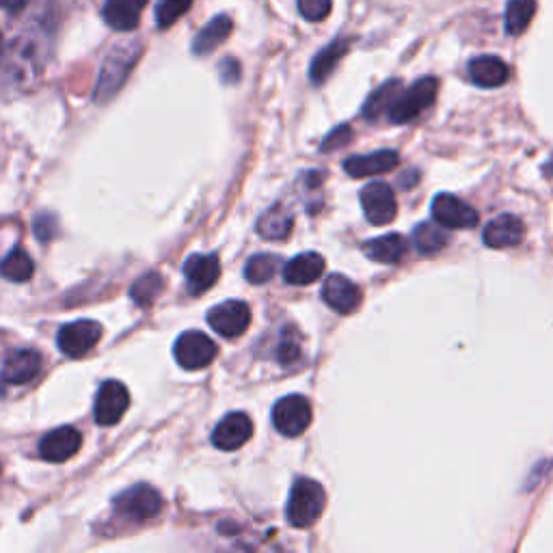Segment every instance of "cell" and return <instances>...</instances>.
Here are the masks:
<instances>
[{
    "label": "cell",
    "mask_w": 553,
    "mask_h": 553,
    "mask_svg": "<svg viewBox=\"0 0 553 553\" xmlns=\"http://www.w3.org/2000/svg\"><path fill=\"white\" fill-rule=\"evenodd\" d=\"M52 39H55V29L46 20L24 26L7 52V78L22 87L33 83L46 70V63L52 52Z\"/></svg>",
    "instance_id": "6da1fadb"
},
{
    "label": "cell",
    "mask_w": 553,
    "mask_h": 553,
    "mask_svg": "<svg viewBox=\"0 0 553 553\" xmlns=\"http://www.w3.org/2000/svg\"><path fill=\"white\" fill-rule=\"evenodd\" d=\"M143 55V44L141 42H124L117 48H113L106 57L102 72L98 78L96 91H93V100L104 104L109 102L115 93L124 87L126 78L130 76L132 67L137 65V61Z\"/></svg>",
    "instance_id": "7a4b0ae2"
},
{
    "label": "cell",
    "mask_w": 553,
    "mask_h": 553,
    "mask_svg": "<svg viewBox=\"0 0 553 553\" xmlns=\"http://www.w3.org/2000/svg\"><path fill=\"white\" fill-rule=\"evenodd\" d=\"M327 495L322 484L312 478H299L292 484L286 515L294 528H312L325 510Z\"/></svg>",
    "instance_id": "3957f363"
},
{
    "label": "cell",
    "mask_w": 553,
    "mask_h": 553,
    "mask_svg": "<svg viewBox=\"0 0 553 553\" xmlns=\"http://www.w3.org/2000/svg\"><path fill=\"white\" fill-rule=\"evenodd\" d=\"M113 508L121 519L130 523H147L163 510V497L150 484H137V487L121 491L113 499Z\"/></svg>",
    "instance_id": "277c9868"
},
{
    "label": "cell",
    "mask_w": 553,
    "mask_h": 553,
    "mask_svg": "<svg viewBox=\"0 0 553 553\" xmlns=\"http://www.w3.org/2000/svg\"><path fill=\"white\" fill-rule=\"evenodd\" d=\"M439 83L437 78L426 76L420 78L415 85H411L407 91H400V96L396 98L394 106L389 109V119L394 124H407V121L420 117L430 104L435 102Z\"/></svg>",
    "instance_id": "5b68a950"
},
{
    "label": "cell",
    "mask_w": 553,
    "mask_h": 553,
    "mask_svg": "<svg viewBox=\"0 0 553 553\" xmlns=\"http://www.w3.org/2000/svg\"><path fill=\"white\" fill-rule=\"evenodd\" d=\"M273 424L286 437L303 435L312 424V404L299 394L281 398L273 407Z\"/></svg>",
    "instance_id": "8992f818"
},
{
    "label": "cell",
    "mask_w": 553,
    "mask_h": 553,
    "mask_svg": "<svg viewBox=\"0 0 553 553\" xmlns=\"http://www.w3.org/2000/svg\"><path fill=\"white\" fill-rule=\"evenodd\" d=\"M173 355L184 370H201L208 368L214 357H217V346L206 333L186 331L175 342Z\"/></svg>",
    "instance_id": "52a82bcc"
},
{
    "label": "cell",
    "mask_w": 553,
    "mask_h": 553,
    "mask_svg": "<svg viewBox=\"0 0 553 553\" xmlns=\"http://www.w3.org/2000/svg\"><path fill=\"white\" fill-rule=\"evenodd\" d=\"M102 337V327L93 320H76L61 327L57 335V346L65 357H85L89 350L96 348Z\"/></svg>",
    "instance_id": "ba28073f"
},
{
    "label": "cell",
    "mask_w": 553,
    "mask_h": 553,
    "mask_svg": "<svg viewBox=\"0 0 553 553\" xmlns=\"http://www.w3.org/2000/svg\"><path fill=\"white\" fill-rule=\"evenodd\" d=\"M130 407V394L124 383L106 381L98 389L96 404H93V417L100 426H115Z\"/></svg>",
    "instance_id": "9c48e42d"
},
{
    "label": "cell",
    "mask_w": 553,
    "mask_h": 553,
    "mask_svg": "<svg viewBox=\"0 0 553 553\" xmlns=\"http://www.w3.org/2000/svg\"><path fill=\"white\" fill-rule=\"evenodd\" d=\"M208 322H210V327L221 337L234 340V337L242 335L249 329L251 309L247 303H242V301H225V303L210 309Z\"/></svg>",
    "instance_id": "30bf717a"
},
{
    "label": "cell",
    "mask_w": 553,
    "mask_h": 553,
    "mask_svg": "<svg viewBox=\"0 0 553 553\" xmlns=\"http://www.w3.org/2000/svg\"><path fill=\"white\" fill-rule=\"evenodd\" d=\"M361 206H363V212H366V219L372 225H389L398 214L396 195L383 182H372L363 188Z\"/></svg>",
    "instance_id": "8fae6325"
},
{
    "label": "cell",
    "mask_w": 553,
    "mask_h": 553,
    "mask_svg": "<svg viewBox=\"0 0 553 553\" xmlns=\"http://www.w3.org/2000/svg\"><path fill=\"white\" fill-rule=\"evenodd\" d=\"M433 217L437 223L448 229H471L476 227L480 217L478 212L467 206L463 199H458L454 195L441 193L433 201Z\"/></svg>",
    "instance_id": "7c38bea8"
},
{
    "label": "cell",
    "mask_w": 553,
    "mask_h": 553,
    "mask_svg": "<svg viewBox=\"0 0 553 553\" xmlns=\"http://www.w3.org/2000/svg\"><path fill=\"white\" fill-rule=\"evenodd\" d=\"M83 445V435L72 426H61L50 430V433L39 441V456L48 463H65L78 454Z\"/></svg>",
    "instance_id": "4fadbf2b"
},
{
    "label": "cell",
    "mask_w": 553,
    "mask_h": 553,
    "mask_svg": "<svg viewBox=\"0 0 553 553\" xmlns=\"http://www.w3.org/2000/svg\"><path fill=\"white\" fill-rule=\"evenodd\" d=\"M253 435V422L247 413H229L219 422L212 433V443L223 452H234L242 448Z\"/></svg>",
    "instance_id": "5bb4252c"
},
{
    "label": "cell",
    "mask_w": 553,
    "mask_h": 553,
    "mask_svg": "<svg viewBox=\"0 0 553 553\" xmlns=\"http://www.w3.org/2000/svg\"><path fill=\"white\" fill-rule=\"evenodd\" d=\"M221 275V262L219 255H191L184 262V277L186 288L191 294H204L217 283Z\"/></svg>",
    "instance_id": "9a60e30c"
},
{
    "label": "cell",
    "mask_w": 553,
    "mask_h": 553,
    "mask_svg": "<svg viewBox=\"0 0 553 553\" xmlns=\"http://www.w3.org/2000/svg\"><path fill=\"white\" fill-rule=\"evenodd\" d=\"M322 299L325 303L340 314H353L361 305V290L357 283L350 281L344 275L327 277L325 286H322Z\"/></svg>",
    "instance_id": "2e32d148"
},
{
    "label": "cell",
    "mask_w": 553,
    "mask_h": 553,
    "mask_svg": "<svg viewBox=\"0 0 553 553\" xmlns=\"http://www.w3.org/2000/svg\"><path fill=\"white\" fill-rule=\"evenodd\" d=\"M150 0H106L102 9L104 22L113 31H134L139 26L141 13Z\"/></svg>",
    "instance_id": "e0dca14e"
},
{
    "label": "cell",
    "mask_w": 553,
    "mask_h": 553,
    "mask_svg": "<svg viewBox=\"0 0 553 553\" xmlns=\"http://www.w3.org/2000/svg\"><path fill=\"white\" fill-rule=\"evenodd\" d=\"M523 223L515 217V214H502V217H495L487 227H484V242L491 249H508L517 247L523 240Z\"/></svg>",
    "instance_id": "ac0fdd59"
},
{
    "label": "cell",
    "mask_w": 553,
    "mask_h": 553,
    "mask_svg": "<svg viewBox=\"0 0 553 553\" xmlns=\"http://www.w3.org/2000/svg\"><path fill=\"white\" fill-rule=\"evenodd\" d=\"M39 372H42V357L35 350H16L5 361L3 379L11 385H26L37 379Z\"/></svg>",
    "instance_id": "d6986e66"
},
{
    "label": "cell",
    "mask_w": 553,
    "mask_h": 553,
    "mask_svg": "<svg viewBox=\"0 0 553 553\" xmlns=\"http://www.w3.org/2000/svg\"><path fill=\"white\" fill-rule=\"evenodd\" d=\"M400 158L394 150H381L368 156H353L344 163L346 173L350 178H370V175L387 173L394 167H398Z\"/></svg>",
    "instance_id": "ffe728a7"
},
{
    "label": "cell",
    "mask_w": 553,
    "mask_h": 553,
    "mask_svg": "<svg viewBox=\"0 0 553 553\" xmlns=\"http://www.w3.org/2000/svg\"><path fill=\"white\" fill-rule=\"evenodd\" d=\"M325 273V260L318 253H301L283 266V279L290 286H309Z\"/></svg>",
    "instance_id": "44dd1931"
},
{
    "label": "cell",
    "mask_w": 553,
    "mask_h": 553,
    "mask_svg": "<svg viewBox=\"0 0 553 553\" xmlns=\"http://www.w3.org/2000/svg\"><path fill=\"white\" fill-rule=\"evenodd\" d=\"M234 31V24L232 20H229V16H217V18H212L204 29H201L195 39H193V55L197 57H206L210 55L212 50H217L225 39L232 35Z\"/></svg>",
    "instance_id": "7402d4cb"
},
{
    "label": "cell",
    "mask_w": 553,
    "mask_h": 553,
    "mask_svg": "<svg viewBox=\"0 0 553 553\" xmlns=\"http://www.w3.org/2000/svg\"><path fill=\"white\" fill-rule=\"evenodd\" d=\"M469 76L478 87L495 89L506 83L510 70L499 57H476L469 63Z\"/></svg>",
    "instance_id": "603a6c76"
},
{
    "label": "cell",
    "mask_w": 553,
    "mask_h": 553,
    "mask_svg": "<svg viewBox=\"0 0 553 553\" xmlns=\"http://www.w3.org/2000/svg\"><path fill=\"white\" fill-rule=\"evenodd\" d=\"M363 253L379 264H398L404 258V253H407V240L400 234L372 238L363 245Z\"/></svg>",
    "instance_id": "cb8c5ba5"
},
{
    "label": "cell",
    "mask_w": 553,
    "mask_h": 553,
    "mask_svg": "<svg viewBox=\"0 0 553 553\" xmlns=\"http://www.w3.org/2000/svg\"><path fill=\"white\" fill-rule=\"evenodd\" d=\"M292 225V212L286 206L275 204L258 219V234L268 240H283L292 234Z\"/></svg>",
    "instance_id": "d4e9b609"
},
{
    "label": "cell",
    "mask_w": 553,
    "mask_h": 553,
    "mask_svg": "<svg viewBox=\"0 0 553 553\" xmlns=\"http://www.w3.org/2000/svg\"><path fill=\"white\" fill-rule=\"evenodd\" d=\"M348 46V39H335V42L322 50L320 55H316L312 67H309V78H312L314 85H322L333 74L337 63H340L348 52Z\"/></svg>",
    "instance_id": "484cf974"
},
{
    "label": "cell",
    "mask_w": 553,
    "mask_h": 553,
    "mask_svg": "<svg viewBox=\"0 0 553 553\" xmlns=\"http://www.w3.org/2000/svg\"><path fill=\"white\" fill-rule=\"evenodd\" d=\"M448 227H443L441 223H420L413 232V245L422 255H435L439 253L445 245H448Z\"/></svg>",
    "instance_id": "4316f807"
},
{
    "label": "cell",
    "mask_w": 553,
    "mask_h": 553,
    "mask_svg": "<svg viewBox=\"0 0 553 553\" xmlns=\"http://www.w3.org/2000/svg\"><path fill=\"white\" fill-rule=\"evenodd\" d=\"M33 273H35V264L31 260V255L22 249H13L3 260H0V275L13 283L29 281Z\"/></svg>",
    "instance_id": "83f0119b"
},
{
    "label": "cell",
    "mask_w": 553,
    "mask_h": 553,
    "mask_svg": "<svg viewBox=\"0 0 553 553\" xmlns=\"http://www.w3.org/2000/svg\"><path fill=\"white\" fill-rule=\"evenodd\" d=\"M400 83L398 80H389V83H385L383 87L376 89L372 96L368 98L366 106H363V115H366L368 119H376L381 117L383 113H389L391 106H394L396 98L400 96Z\"/></svg>",
    "instance_id": "f1b7e54d"
},
{
    "label": "cell",
    "mask_w": 553,
    "mask_h": 553,
    "mask_svg": "<svg viewBox=\"0 0 553 553\" xmlns=\"http://www.w3.org/2000/svg\"><path fill=\"white\" fill-rule=\"evenodd\" d=\"M165 290V281L158 273H147L132 283L130 296L139 307H152L154 301Z\"/></svg>",
    "instance_id": "f546056e"
},
{
    "label": "cell",
    "mask_w": 553,
    "mask_h": 553,
    "mask_svg": "<svg viewBox=\"0 0 553 553\" xmlns=\"http://www.w3.org/2000/svg\"><path fill=\"white\" fill-rule=\"evenodd\" d=\"M536 13L534 0H510L506 7V31L508 35H521L528 29Z\"/></svg>",
    "instance_id": "4dcf8cb0"
},
{
    "label": "cell",
    "mask_w": 553,
    "mask_h": 553,
    "mask_svg": "<svg viewBox=\"0 0 553 553\" xmlns=\"http://www.w3.org/2000/svg\"><path fill=\"white\" fill-rule=\"evenodd\" d=\"M279 266L277 255H268V253H258L247 262L245 266V277L249 283H255V286H262V283L271 281L275 271Z\"/></svg>",
    "instance_id": "1f68e13d"
},
{
    "label": "cell",
    "mask_w": 553,
    "mask_h": 553,
    "mask_svg": "<svg viewBox=\"0 0 553 553\" xmlns=\"http://www.w3.org/2000/svg\"><path fill=\"white\" fill-rule=\"evenodd\" d=\"M191 7L193 0H158L156 22L160 29H169V26L178 22Z\"/></svg>",
    "instance_id": "d6a6232c"
},
{
    "label": "cell",
    "mask_w": 553,
    "mask_h": 553,
    "mask_svg": "<svg viewBox=\"0 0 553 553\" xmlns=\"http://www.w3.org/2000/svg\"><path fill=\"white\" fill-rule=\"evenodd\" d=\"M299 13L307 22H322L331 13V0H296Z\"/></svg>",
    "instance_id": "836d02e7"
},
{
    "label": "cell",
    "mask_w": 553,
    "mask_h": 553,
    "mask_svg": "<svg viewBox=\"0 0 553 553\" xmlns=\"http://www.w3.org/2000/svg\"><path fill=\"white\" fill-rule=\"evenodd\" d=\"M277 357H279V361L283 363V366H290V363H294L296 359L301 357V346H299V342L292 340L290 335L283 333V340H281V344H279Z\"/></svg>",
    "instance_id": "e575fe53"
},
{
    "label": "cell",
    "mask_w": 553,
    "mask_h": 553,
    "mask_svg": "<svg viewBox=\"0 0 553 553\" xmlns=\"http://www.w3.org/2000/svg\"><path fill=\"white\" fill-rule=\"evenodd\" d=\"M350 137H353V130H350L348 126H340L335 128L329 137L325 139V143H322V152H331V150H337V147H344L350 143Z\"/></svg>",
    "instance_id": "d590c367"
},
{
    "label": "cell",
    "mask_w": 553,
    "mask_h": 553,
    "mask_svg": "<svg viewBox=\"0 0 553 553\" xmlns=\"http://www.w3.org/2000/svg\"><path fill=\"white\" fill-rule=\"evenodd\" d=\"M55 232H57L55 217H52V214H39L35 219V236L42 242H46L55 236Z\"/></svg>",
    "instance_id": "8d00e7d4"
},
{
    "label": "cell",
    "mask_w": 553,
    "mask_h": 553,
    "mask_svg": "<svg viewBox=\"0 0 553 553\" xmlns=\"http://www.w3.org/2000/svg\"><path fill=\"white\" fill-rule=\"evenodd\" d=\"M219 74L225 85H236L240 80V63L236 59H225L219 65Z\"/></svg>",
    "instance_id": "74e56055"
},
{
    "label": "cell",
    "mask_w": 553,
    "mask_h": 553,
    "mask_svg": "<svg viewBox=\"0 0 553 553\" xmlns=\"http://www.w3.org/2000/svg\"><path fill=\"white\" fill-rule=\"evenodd\" d=\"M26 5H29V0H0V9L9 11V13H18Z\"/></svg>",
    "instance_id": "f35d334b"
},
{
    "label": "cell",
    "mask_w": 553,
    "mask_h": 553,
    "mask_svg": "<svg viewBox=\"0 0 553 553\" xmlns=\"http://www.w3.org/2000/svg\"><path fill=\"white\" fill-rule=\"evenodd\" d=\"M5 59V42H3V35H0V63H3Z\"/></svg>",
    "instance_id": "ab89813d"
},
{
    "label": "cell",
    "mask_w": 553,
    "mask_h": 553,
    "mask_svg": "<svg viewBox=\"0 0 553 553\" xmlns=\"http://www.w3.org/2000/svg\"><path fill=\"white\" fill-rule=\"evenodd\" d=\"M0 467H3V465H0Z\"/></svg>",
    "instance_id": "60d3db41"
}]
</instances>
